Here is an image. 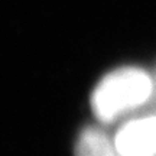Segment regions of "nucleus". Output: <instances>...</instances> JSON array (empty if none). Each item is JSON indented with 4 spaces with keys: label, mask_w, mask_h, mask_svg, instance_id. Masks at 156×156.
<instances>
[{
    "label": "nucleus",
    "mask_w": 156,
    "mask_h": 156,
    "mask_svg": "<svg viewBox=\"0 0 156 156\" xmlns=\"http://www.w3.org/2000/svg\"><path fill=\"white\" fill-rule=\"evenodd\" d=\"M114 145L122 156H156V114L126 122L117 130Z\"/></svg>",
    "instance_id": "obj_2"
},
{
    "label": "nucleus",
    "mask_w": 156,
    "mask_h": 156,
    "mask_svg": "<svg viewBox=\"0 0 156 156\" xmlns=\"http://www.w3.org/2000/svg\"><path fill=\"white\" fill-rule=\"evenodd\" d=\"M152 95V75L136 67L114 69L97 84L91 94L94 116L104 124L145 107Z\"/></svg>",
    "instance_id": "obj_1"
},
{
    "label": "nucleus",
    "mask_w": 156,
    "mask_h": 156,
    "mask_svg": "<svg viewBox=\"0 0 156 156\" xmlns=\"http://www.w3.org/2000/svg\"><path fill=\"white\" fill-rule=\"evenodd\" d=\"M147 106L151 107L152 114H156V69H155V74L152 75V95H151V100L147 103Z\"/></svg>",
    "instance_id": "obj_4"
},
{
    "label": "nucleus",
    "mask_w": 156,
    "mask_h": 156,
    "mask_svg": "<svg viewBox=\"0 0 156 156\" xmlns=\"http://www.w3.org/2000/svg\"><path fill=\"white\" fill-rule=\"evenodd\" d=\"M75 156H122L114 145V139L100 127H85L80 133L75 145Z\"/></svg>",
    "instance_id": "obj_3"
}]
</instances>
